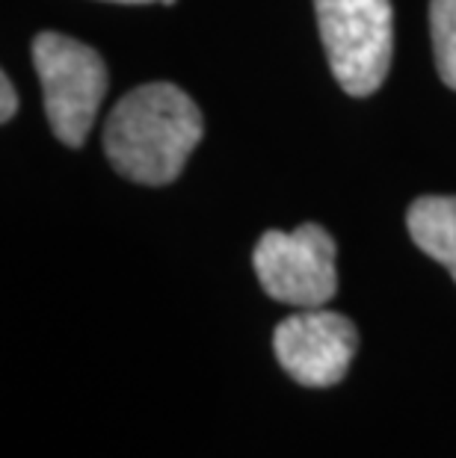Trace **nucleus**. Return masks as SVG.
I'll list each match as a JSON object with an SVG mask.
<instances>
[{"label": "nucleus", "mask_w": 456, "mask_h": 458, "mask_svg": "<svg viewBox=\"0 0 456 458\" xmlns=\"http://www.w3.org/2000/svg\"><path fill=\"white\" fill-rule=\"evenodd\" d=\"M33 65L54 136L69 148H81L110 81L101 54L72 36L47 30L33 38Z\"/></svg>", "instance_id": "7ed1b4c3"}, {"label": "nucleus", "mask_w": 456, "mask_h": 458, "mask_svg": "<svg viewBox=\"0 0 456 458\" xmlns=\"http://www.w3.org/2000/svg\"><path fill=\"white\" fill-rule=\"evenodd\" d=\"M335 255L329 231L305 222L297 231H267L252 263L270 299L294 308H323L338 290Z\"/></svg>", "instance_id": "20e7f679"}, {"label": "nucleus", "mask_w": 456, "mask_h": 458, "mask_svg": "<svg viewBox=\"0 0 456 458\" xmlns=\"http://www.w3.org/2000/svg\"><path fill=\"white\" fill-rule=\"evenodd\" d=\"M0 101H4L0 104V122H13V115L18 113V92L6 74L0 77Z\"/></svg>", "instance_id": "6e6552de"}, {"label": "nucleus", "mask_w": 456, "mask_h": 458, "mask_svg": "<svg viewBox=\"0 0 456 458\" xmlns=\"http://www.w3.org/2000/svg\"><path fill=\"white\" fill-rule=\"evenodd\" d=\"M314 9L335 81L353 98L374 95L394 54L391 0H314Z\"/></svg>", "instance_id": "f03ea898"}, {"label": "nucleus", "mask_w": 456, "mask_h": 458, "mask_svg": "<svg viewBox=\"0 0 456 458\" xmlns=\"http://www.w3.org/2000/svg\"><path fill=\"white\" fill-rule=\"evenodd\" d=\"M202 133V110L187 92L172 83H145L107 115L104 154L122 178L167 187L184 172Z\"/></svg>", "instance_id": "f257e3e1"}, {"label": "nucleus", "mask_w": 456, "mask_h": 458, "mask_svg": "<svg viewBox=\"0 0 456 458\" xmlns=\"http://www.w3.org/2000/svg\"><path fill=\"white\" fill-rule=\"evenodd\" d=\"M430 33L439 77L456 89V0H430Z\"/></svg>", "instance_id": "0eeeda50"}, {"label": "nucleus", "mask_w": 456, "mask_h": 458, "mask_svg": "<svg viewBox=\"0 0 456 458\" xmlns=\"http://www.w3.org/2000/svg\"><path fill=\"white\" fill-rule=\"evenodd\" d=\"M358 346L353 319L323 308H303L281 319L273 349L281 369L305 387H332L347 376Z\"/></svg>", "instance_id": "39448f33"}, {"label": "nucleus", "mask_w": 456, "mask_h": 458, "mask_svg": "<svg viewBox=\"0 0 456 458\" xmlns=\"http://www.w3.org/2000/svg\"><path fill=\"white\" fill-rule=\"evenodd\" d=\"M406 228L424 255L442 263L456 281V196H421L406 213Z\"/></svg>", "instance_id": "423d86ee"}, {"label": "nucleus", "mask_w": 456, "mask_h": 458, "mask_svg": "<svg viewBox=\"0 0 456 458\" xmlns=\"http://www.w3.org/2000/svg\"><path fill=\"white\" fill-rule=\"evenodd\" d=\"M160 4H163V6H172V4H176V0H160Z\"/></svg>", "instance_id": "9d476101"}, {"label": "nucleus", "mask_w": 456, "mask_h": 458, "mask_svg": "<svg viewBox=\"0 0 456 458\" xmlns=\"http://www.w3.org/2000/svg\"><path fill=\"white\" fill-rule=\"evenodd\" d=\"M107 4H133L137 6V4H154V0H107Z\"/></svg>", "instance_id": "1a4fd4ad"}]
</instances>
